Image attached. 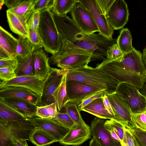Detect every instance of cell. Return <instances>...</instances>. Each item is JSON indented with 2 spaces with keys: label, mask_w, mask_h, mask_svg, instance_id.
I'll return each instance as SVG.
<instances>
[{
  "label": "cell",
  "mask_w": 146,
  "mask_h": 146,
  "mask_svg": "<svg viewBox=\"0 0 146 146\" xmlns=\"http://www.w3.org/2000/svg\"><path fill=\"white\" fill-rule=\"evenodd\" d=\"M58 52L49 58L51 64L56 65L61 70H70L88 65L92 56L91 52L80 47L69 41L61 39Z\"/></svg>",
  "instance_id": "cell-1"
},
{
  "label": "cell",
  "mask_w": 146,
  "mask_h": 146,
  "mask_svg": "<svg viewBox=\"0 0 146 146\" xmlns=\"http://www.w3.org/2000/svg\"><path fill=\"white\" fill-rule=\"evenodd\" d=\"M67 80L84 82L105 91L106 94L115 92L120 83L102 71L88 65L75 70H66Z\"/></svg>",
  "instance_id": "cell-2"
},
{
  "label": "cell",
  "mask_w": 146,
  "mask_h": 146,
  "mask_svg": "<svg viewBox=\"0 0 146 146\" xmlns=\"http://www.w3.org/2000/svg\"><path fill=\"white\" fill-rule=\"evenodd\" d=\"M116 39H108L99 33H85L78 28L68 40L91 52L92 61L106 58L108 48L116 42Z\"/></svg>",
  "instance_id": "cell-3"
},
{
  "label": "cell",
  "mask_w": 146,
  "mask_h": 146,
  "mask_svg": "<svg viewBox=\"0 0 146 146\" xmlns=\"http://www.w3.org/2000/svg\"><path fill=\"white\" fill-rule=\"evenodd\" d=\"M38 32L45 50L52 55L57 54L61 46V40L51 10L40 11Z\"/></svg>",
  "instance_id": "cell-4"
},
{
  "label": "cell",
  "mask_w": 146,
  "mask_h": 146,
  "mask_svg": "<svg viewBox=\"0 0 146 146\" xmlns=\"http://www.w3.org/2000/svg\"><path fill=\"white\" fill-rule=\"evenodd\" d=\"M105 72L117 80L120 83H125L133 85L139 90L145 81L146 77L119 66L115 61L104 60L95 68Z\"/></svg>",
  "instance_id": "cell-5"
},
{
  "label": "cell",
  "mask_w": 146,
  "mask_h": 146,
  "mask_svg": "<svg viewBox=\"0 0 146 146\" xmlns=\"http://www.w3.org/2000/svg\"><path fill=\"white\" fill-rule=\"evenodd\" d=\"M120 93L133 113L146 110V98L136 86L125 83H120L116 90Z\"/></svg>",
  "instance_id": "cell-6"
},
{
  "label": "cell",
  "mask_w": 146,
  "mask_h": 146,
  "mask_svg": "<svg viewBox=\"0 0 146 146\" xmlns=\"http://www.w3.org/2000/svg\"><path fill=\"white\" fill-rule=\"evenodd\" d=\"M70 12L72 19L83 33L91 34L99 32L89 11L79 0L74 4Z\"/></svg>",
  "instance_id": "cell-7"
},
{
  "label": "cell",
  "mask_w": 146,
  "mask_h": 146,
  "mask_svg": "<svg viewBox=\"0 0 146 146\" xmlns=\"http://www.w3.org/2000/svg\"><path fill=\"white\" fill-rule=\"evenodd\" d=\"M28 120L35 128L41 129L52 136L56 142H60L70 130L53 119L35 117L29 118Z\"/></svg>",
  "instance_id": "cell-8"
},
{
  "label": "cell",
  "mask_w": 146,
  "mask_h": 146,
  "mask_svg": "<svg viewBox=\"0 0 146 146\" xmlns=\"http://www.w3.org/2000/svg\"><path fill=\"white\" fill-rule=\"evenodd\" d=\"M129 15L128 6L124 0H115L106 15L108 21L114 30L123 28Z\"/></svg>",
  "instance_id": "cell-9"
},
{
  "label": "cell",
  "mask_w": 146,
  "mask_h": 146,
  "mask_svg": "<svg viewBox=\"0 0 146 146\" xmlns=\"http://www.w3.org/2000/svg\"><path fill=\"white\" fill-rule=\"evenodd\" d=\"M46 80V78L41 79L35 75L18 76L9 81L1 82L0 88L1 89L9 86L24 88L33 92L40 98Z\"/></svg>",
  "instance_id": "cell-10"
},
{
  "label": "cell",
  "mask_w": 146,
  "mask_h": 146,
  "mask_svg": "<svg viewBox=\"0 0 146 146\" xmlns=\"http://www.w3.org/2000/svg\"><path fill=\"white\" fill-rule=\"evenodd\" d=\"M66 88L70 102L77 105L88 97L101 90L88 84L72 80H66Z\"/></svg>",
  "instance_id": "cell-11"
},
{
  "label": "cell",
  "mask_w": 146,
  "mask_h": 146,
  "mask_svg": "<svg viewBox=\"0 0 146 146\" xmlns=\"http://www.w3.org/2000/svg\"><path fill=\"white\" fill-rule=\"evenodd\" d=\"M65 71V70L51 68L49 74L46 78L42 95L37 106H44L55 102L53 95Z\"/></svg>",
  "instance_id": "cell-12"
},
{
  "label": "cell",
  "mask_w": 146,
  "mask_h": 146,
  "mask_svg": "<svg viewBox=\"0 0 146 146\" xmlns=\"http://www.w3.org/2000/svg\"><path fill=\"white\" fill-rule=\"evenodd\" d=\"M79 0L92 15L98 28L99 33L108 39H112L114 30L109 24L106 16L99 10L96 0Z\"/></svg>",
  "instance_id": "cell-13"
},
{
  "label": "cell",
  "mask_w": 146,
  "mask_h": 146,
  "mask_svg": "<svg viewBox=\"0 0 146 146\" xmlns=\"http://www.w3.org/2000/svg\"><path fill=\"white\" fill-rule=\"evenodd\" d=\"M106 94L117 114L125 123V127H135L133 113L121 94L115 91Z\"/></svg>",
  "instance_id": "cell-14"
},
{
  "label": "cell",
  "mask_w": 146,
  "mask_h": 146,
  "mask_svg": "<svg viewBox=\"0 0 146 146\" xmlns=\"http://www.w3.org/2000/svg\"><path fill=\"white\" fill-rule=\"evenodd\" d=\"M0 124L8 129L15 141H30V136L35 126L27 120L13 121H0Z\"/></svg>",
  "instance_id": "cell-15"
},
{
  "label": "cell",
  "mask_w": 146,
  "mask_h": 146,
  "mask_svg": "<svg viewBox=\"0 0 146 146\" xmlns=\"http://www.w3.org/2000/svg\"><path fill=\"white\" fill-rule=\"evenodd\" d=\"M90 127L86 123L75 124L59 143L66 145L79 146L91 138Z\"/></svg>",
  "instance_id": "cell-16"
},
{
  "label": "cell",
  "mask_w": 146,
  "mask_h": 146,
  "mask_svg": "<svg viewBox=\"0 0 146 146\" xmlns=\"http://www.w3.org/2000/svg\"><path fill=\"white\" fill-rule=\"evenodd\" d=\"M106 119L95 118L92 121L91 135L100 146H118L121 143L114 141L104 126Z\"/></svg>",
  "instance_id": "cell-17"
},
{
  "label": "cell",
  "mask_w": 146,
  "mask_h": 146,
  "mask_svg": "<svg viewBox=\"0 0 146 146\" xmlns=\"http://www.w3.org/2000/svg\"><path fill=\"white\" fill-rule=\"evenodd\" d=\"M9 98L24 100L36 105L40 100V97L36 93L24 88L9 86L1 89L0 98Z\"/></svg>",
  "instance_id": "cell-18"
},
{
  "label": "cell",
  "mask_w": 146,
  "mask_h": 146,
  "mask_svg": "<svg viewBox=\"0 0 146 146\" xmlns=\"http://www.w3.org/2000/svg\"><path fill=\"white\" fill-rule=\"evenodd\" d=\"M115 62L125 69L145 75V68L143 60L142 53L134 47L131 52L124 54L120 62Z\"/></svg>",
  "instance_id": "cell-19"
},
{
  "label": "cell",
  "mask_w": 146,
  "mask_h": 146,
  "mask_svg": "<svg viewBox=\"0 0 146 146\" xmlns=\"http://www.w3.org/2000/svg\"><path fill=\"white\" fill-rule=\"evenodd\" d=\"M35 76L41 79H45L51 70L48 58L44 52L42 47L33 52Z\"/></svg>",
  "instance_id": "cell-20"
},
{
  "label": "cell",
  "mask_w": 146,
  "mask_h": 146,
  "mask_svg": "<svg viewBox=\"0 0 146 146\" xmlns=\"http://www.w3.org/2000/svg\"><path fill=\"white\" fill-rule=\"evenodd\" d=\"M6 15L11 30L19 36L28 38L29 28L27 22L29 17L18 16L8 9Z\"/></svg>",
  "instance_id": "cell-21"
},
{
  "label": "cell",
  "mask_w": 146,
  "mask_h": 146,
  "mask_svg": "<svg viewBox=\"0 0 146 146\" xmlns=\"http://www.w3.org/2000/svg\"><path fill=\"white\" fill-rule=\"evenodd\" d=\"M82 111L88 112L98 118L113 120L122 125V123L120 119L110 114L106 109L102 98L95 99L84 107Z\"/></svg>",
  "instance_id": "cell-22"
},
{
  "label": "cell",
  "mask_w": 146,
  "mask_h": 146,
  "mask_svg": "<svg viewBox=\"0 0 146 146\" xmlns=\"http://www.w3.org/2000/svg\"><path fill=\"white\" fill-rule=\"evenodd\" d=\"M0 99L23 114L28 118L37 117L36 105L26 100L17 98H9Z\"/></svg>",
  "instance_id": "cell-23"
},
{
  "label": "cell",
  "mask_w": 146,
  "mask_h": 146,
  "mask_svg": "<svg viewBox=\"0 0 146 146\" xmlns=\"http://www.w3.org/2000/svg\"><path fill=\"white\" fill-rule=\"evenodd\" d=\"M18 39L0 26V47L4 50L11 58L16 59V49Z\"/></svg>",
  "instance_id": "cell-24"
},
{
  "label": "cell",
  "mask_w": 146,
  "mask_h": 146,
  "mask_svg": "<svg viewBox=\"0 0 146 146\" xmlns=\"http://www.w3.org/2000/svg\"><path fill=\"white\" fill-rule=\"evenodd\" d=\"M17 63L15 70L17 77L35 75L33 53L25 57L17 56Z\"/></svg>",
  "instance_id": "cell-25"
},
{
  "label": "cell",
  "mask_w": 146,
  "mask_h": 146,
  "mask_svg": "<svg viewBox=\"0 0 146 146\" xmlns=\"http://www.w3.org/2000/svg\"><path fill=\"white\" fill-rule=\"evenodd\" d=\"M29 118L0 99V121L27 120Z\"/></svg>",
  "instance_id": "cell-26"
},
{
  "label": "cell",
  "mask_w": 146,
  "mask_h": 146,
  "mask_svg": "<svg viewBox=\"0 0 146 146\" xmlns=\"http://www.w3.org/2000/svg\"><path fill=\"white\" fill-rule=\"evenodd\" d=\"M66 80L67 72L66 70L62 76L60 83L53 95L58 111H60L68 102H70L67 94Z\"/></svg>",
  "instance_id": "cell-27"
},
{
  "label": "cell",
  "mask_w": 146,
  "mask_h": 146,
  "mask_svg": "<svg viewBox=\"0 0 146 146\" xmlns=\"http://www.w3.org/2000/svg\"><path fill=\"white\" fill-rule=\"evenodd\" d=\"M30 140L36 146H47L56 142L52 136L44 131L36 128L32 132Z\"/></svg>",
  "instance_id": "cell-28"
},
{
  "label": "cell",
  "mask_w": 146,
  "mask_h": 146,
  "mask_svg": "<svg viewBox=\"0 0 146 146\" xmlns=\"http://www.w3.org/2000/svg\"><path fill=\"white\" fill-rule=\"evenodd\" d=\"M116 43L124 54L132 50L133 47L132 46V38L131 33L128 28H123L121 30L117 38Z\"/></svg>",
  "instance_id": "cell-29"
},
{
  "label": "cell",
  "mask_w": 146,
  "mask_h": 146,
  "mask_svg": "<svg viewBox=\"0 0 146 146\" xmlns=\"http://www.w3.org/2000/svg\"><path fill=\"white\" fill-rule=\"evenodd\" d=\"M78 0H54L51 11L56 15H67L71 11L74 5Z\"/></svg>",
  "instance_id": "cell-30"
},
{
  "label": "cell",
  "mask_w": 146,
  "mask_h": 146,
  "mask_svg": "<svg viewBox=\"0 0 146 146\" xmlns=\"http://www.w3.org/2000/svg\"><path fill=\"white\" fill-rule=\"evenodd\" d=\"M35 1L25 0L18 6L8 10L18 16L29 17L33 11V7Z\"/></svg>",
  "instance_id": "cell-31"
},
{
  "label": "cell",
  "mask_w": 146,
  "mask_h": 146,
  "mask_svg": "<svg viewBox=\"0 0 146 146\" xmlns=\"http://www.w3.org/2000/svg\"><path fill=\"white\" fill-rule=\"evenodd\" d=\"M55 102L43 106H37L36 116L42 118L53 119L58 113Z\"/></svg>",
  "instance_id": "cell-32"
},
{
  "label": "cell",
  "mask_w": 146,
  "mask_h": 146,
  "mask_svg": "<svg viewBox=\"0 0 146 146\" xmlns=\"http://www.w3.org/2000/svg\"><path fill=\"white\" fill-rule=\"evenodd\" d=\"M19 36L16 49L17 56L23 57L33 54L34 51L28 38Z\"/></svg>",
  "instance_id": "cell-33"
},
{
  "label": "cell",
  "mask_w": 146,
  "mask_h": 146,
  "mask_svg": "<svg viewBox=\"0 0 146 146\" xmlns=\"http://www.w3.org/2000/svg\"><path fill=\"white\" fill-rule=\"evenodd\" d=\"M64 107L66 112L76 124L80 125L86 123L82 117L77 104L69 102L66 104Z\"/></svg>",
  "instance_id": "cell-34"
},
{
  "label": "cell",
  "mask_w": 146,
  "mask_h": 146,
  "mask_svg": "<svg viewBox=\"0 0 146 146\" xmlns=\"http://www.w3.org/2000/svg\"><path fill=\"white\" fill-rule=\"evenodd\" d=\"M124 54L119 48L116 43L110 46L108 49L106 58L118 63L122 60Z\"/></svg>",
  "instance_id": "cell-35"
},
{
  "label": "cell",
  "mask_w": 146,
  "mask_h": 146,
  "mask_svg": "<svg viewBox=\"0 0 146 146\" xmlns=\"http://www.w3.org/2000/svg\"><path fill=\"white\" fill-rule=\"evenodd\" d=\"M104 125L111 129L117 135L121 141V145L123 143L124 135V127L121 124L113 119L106 120Z\"/></svg>",
  "instance_id": "cell-36"
},
{
  "label": "cell",
  "mask_w": 146,
  "mask_h": 146,
  "mask_svg": "<svg viewBox=\"0 0 146 146\" xmlns=\"http://www.w3.org/2000/svg\"><path fill=\"white\" fill-rule=\"evenodd\" d=\"M125 128L131 132L139 146H146V131L135 127H128Z\"/></svg>",
  "instance_id": "cell-37"
},
{
  "label": "cell",
  "mask_w": 146,
  "mask_h": 146,
  "mask_svg": "<svg viewBox=\"0 0 146 146\" xmlns=\"http://www.w3.org/2000/svg\"><path fill=\"white\" fill-rule=\"evenodd\" d=\"M14 142L8 129L0 124V146H8Z\"/></svg>",
  "instance_id": "cell-38"
},
{
  "label": "cell",
  "mask_w": 146,
  "mask_h": 146,
  "mask_svg": "<svg viewBox=\"0 0 146 146\" xmlns=\"http://www.w3.org/2000/svg\"><path fill=\"white\" fill-rule=\"evenodd\" d=\"M28 38L32 44L34 52L37 49L43 47L37 31L29 28Z\"/></svg>",
  "instance_id": "cell-39"
},
{
  "label": "cell",
  "mask_w": 146,
  "mask_h": 146,
  "mask_svg": "<svg viewBox=\"0 0 146 146\" xmlns=\"http://www.w3.org/2000/svg\"><path fill=\"white\" fill-rule=\"evenodd\" d=\"M133 117L135 127L146 131V110L133 114Z\"/></svg>",
  "instance_id": "cell-40"
},
{
  "label": "cell",
  "mask_w": 146,
  "mask_h": 146,
  "mask_svg": "<svg viewBox=\"0 0 146 146\" xmlns=\"http://www.w3.org/2000/svg\"><path fill=\"white\" fill-rule=\"evenodd\" d=\"M53 119L70 129L76 124L66 112H59L56 116Z\"/></svg>",
  "instance_id": "cell-41"
},
{
  "label": "cell",
  "mask_w": 146,
  "mask_h": 146,
  "mask_svg": "<svg viewBox=\"0 0 146 146\" xmlns=\"http://www.w3.org/2000/svg\"><path fill=\"white\" fill-rule=\"evenodd\" d=\"M40 11H33L27 21V24L29 28L38 31L40 21Z\"/></svg>",
  "instance_id": "cell-42"
},
{
  "label": "cell",
  "mask_w": 146,
  "mask_h": 146,
  "mask_svg": "<svg viewBox=\"0 0 146 146\" xmlns=\"http://www.w3.org/2000/svg\"><path fill=\"white\" fill-rule=\"evenodd\" d=\"M105 94L106 93L104 91L101 90L85 98L77 104L78 108L79 111H82V109L84 107L95 99L102 98Z\"/></svg>",
  "instance_id": "cell-43"
},
{
  "label": "cell",
  "mask_w": 146,
  "mask_h": 146,
  "mask_svg": "<svg viewBox=\"0 0 146 146\" xmlns=\"http://www.w3.org/2000/svg\"><path fill=\"white\" fill-rule=\"evenodd\" d=\"M54 0H35L33 7V11L49 9H52Z\"/></svg>",
  "instance_id": "cell-44"
},
{
  "label": "cell",
  "mask_w": 146,
  "mask_h": 146,
  "mask_svg": "<svg viewBox=\"0 0 146 146\" xmlns=\"http://www.w3.org/2000/svg\"><path fill=\"white\" fill-rule=\"evenodd\" d=\"M16 77L15 70L8 68H0V79L3 81H9Z\"/></svg>",
  "instance_id": "cell-45"
},
{
  "label": "cell",
  "mask_w": 146,
  "mask_h": 146,
  "mask_svg": "<svg viewBox=\"0 0 146 146\" xmlns=\"http://www.w3.org/2000/svg\"><path fill=\"white\" fill-rule=\"evenodd\" d=\"M115 0H96L98 7L100 12L106 16Z\"/></svg>",
  "instance_id": "cell-46"
},
{
  "label": "cell",
  "mask_w": 146,
  "mask_h": 146,
  "mask_svg": "<svg viewBox=\"0 0 146 146\" xmlns=\"http://www.w3.org/2000/svg\"><path fill=\"white\" fill-rule=\"evenodd\" d=\"M17 63L16 58L0 59V68H8L15 70Z\"/></svg>",
  "instance_id": "cell-47"
},
{
  "label": "cell",
  "mask_w": 146,
  "mask_h": 146,
  "mask_svg": "<svg viewBox=\"0 0 146 146\" xmlns=\"http://www.w3.org/2000/svg\"><path fill=\"white\" fill-rule=\"evenodd\" d=\"M124 135L123 142L128 146H135L131 132L124 127Z\"/></svg>",
  "instance_id": "cell-48"
},
{
  "label": "cell",
  "mask_w": 146,
  "mask_h": 146,
  "mask_svg": "<svg viewBox=\"0 0 146 146\" xmlns=\"http://www.w3.org/2000/svg\"><path fill=\"white\" fill-rule=\"evenodd\" d=\"M25 0H4L5 4L9 9L15 7L23 3Z\"/></svg>",
  "instance_id": "cell-49"
},
{
  "label": "cell",
  "mask_w": 146,
  "mask_h": 146,
  "mask_svg": "<svg viewBox=\"0 0 146 146\" xmlns=\"http://www.w3.org/2000/svg\"><path fill=\"white\" fill-rule=\"evenodd\" d=\"M105 126L108 131L112 139L115 141L120 143L121 144V141L117 135L111 129L107 126Z\"/></svg>",
  "instance_id": "cell-50"
},
{
  "label": "cell",
  "mask_w": 146,
  "mask_h": 146,
  "mask_svg": "<svg viewBox=\"0 0 146 146\" xmlns=\"http://www.w3.org/2000/svg\"><path fill=\"white\" fill-rule=\"evenodd\" d=\"M10 58H11L8 53L2 48L0 47V59Z\"/></svg>",
  "instance_id": "cell-51"
},
{
  "label": "cell",
  "mask_w": 146,
  "mask_h": 146,
  "mask_svg": "<svg viewBox=\"0 0 146 146\" xmlns=\"http://www.w3.org/2000/svg\"><path fill=\"white\" fill-rule=\"evenodd\" d=\"M15 142L17 146H28L26 140L20 141L15 140Z\"/></svg>",
  "instance_id": "cell-52"
},
{
  "label": "cell",
  "mask_w": 146,
  "mask_h": 146,
  "mask_svg": "<svg viewBox=\"0 0 146 146\" xmlns=\"http://www.w3.org/2000/svg\"><path fill=\"white\" fill-rule=\"evenodd\" d=\"M142 58L143 63L146 69V47L143 50L142 53Z\"/></svg>",
  "instance_id": "cell-53"
},
{
  "label": "cell",
  "mask_w": 146,
  "mask_h": 146,
  "mask_svg": "<svg viewBox=\"0 0 146 146\" xmlns=\"http://www.w3.org/2000/svg\"><path fill=\"white\" fill-rule=\"evenodd\" d=\"M140 92L142 95H144L146 98V80L142 89L141 90Z\"/></svg>",
  "instance_id": "cell-54"
},
{
  "label": "cell",
  "mask_w": 146,
  "mask_h": 146,
  "mask_svg": "<svg viewBox=\"0 0 146 146\" xmlns=\"http://www.w3.org/2000/svg\"><path fill=\"white\" fill-rule=\"evenodd\" d=\"M89 146H100L99 144L93 138L90 141Z\"/></svg>",
  "instance_id": "cell-55"
},
{
  "label": "cell",
  "mask_w": 146,
  "mask_h": 146,
  "mask_svg": "<svg viewBox=\"0 0 146 146\" xmlns=\"http://www.w3.org/2000/svg\"><path fill=\"white\" fill-rule=\"evenodd\" d=\"M132 136L135 146H139L134 137L133 135H132Z\"/></svg>",
  "instance_id": "cell-56"
},
{
  "label": "cell",
  "mask_w": 146,
  "mask_h": 146,
  "mask_svg": "<svg viewBox=\"0 0 146 146\" xmlns=\"http://www.w3.org/2000/svg\"><path fill=\"white\" fill-rule=\"evenodd\" d=\"M0 9H1V8L2 6H3V4H4V0H0Z\"/></svg>",
  "instance_id": "cell-57"
},
{
  "label": "cell",
  "mask_w": 146,
  "mask_h": 146,
  "mask_svg": "<svg viewBox=\"0 0 146 146\" xmlns=\"http://www.w3.org/2000/svg\"><path fill=\"white\" fill-rule=\"evenodd\" d=\"M8 146H17L15 142H13L11 144H10Z\"/></svg>",
  "instance_id": "cell-58"
},
{
  "label": "cell",
  "mask_w": 146,
  "mask_h": 146,
  "mask_svg": "<svg viewBox=\"0 0 146 146\" xmlns=\"http://www.w3.org/2000/svg\"><path fill=\"white\" fill-rule=\"evenodd\" d=\"M121 146H128L126 144L123 143L121 145Z\"/></svg>",
  "instance_id": "cell-59"
},
{
  "label": "cell",
  "mask_w": 146,
  "mask_h": 146,
  "mask_svg": "<svg viewBox=\"0 0 146 146\" xmlns=\"http://www.w3.org/2000/svg\"><path fill=\"white\" fill-rule=\"evenodd\" d=\"M145 76L146 77V69H145Z\"/></svg>",
  "instance_id": "cell-60"
},
{
  "label": "cell",
  "mask_w": 146,
  "mask_h": 146,
  "mask_svg": "<svg viewBox=\"0 0 146 146\" xmlns=\"http://www.w3.org/2000/svg\"><path fill=\"white\" fill-rule=\"evenodd\" d=\"M118 146H121V145H120Z\"/></svg>",
  "instance_id": "cell-61"
}]
</instances>
